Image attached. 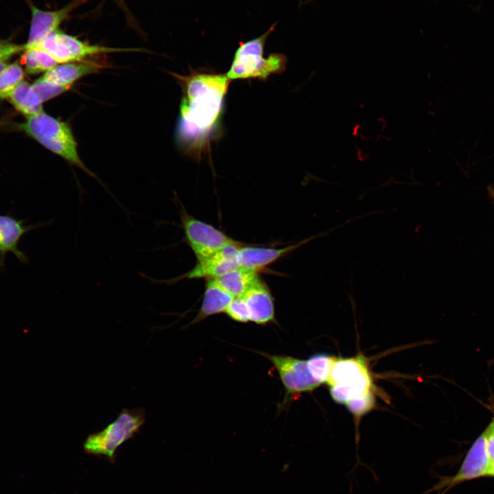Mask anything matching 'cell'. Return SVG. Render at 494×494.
Wrapping results in <instances>:
<instances>
[{
  "label": "cell",
  "instance_id": "18",
  "mask_svg": "<svg viewBox=\"0 0 494 494\" xmlns=\"http://www.w3.org/2000/svg\"><path fill=\"white\" fill-rule=\"evenodd\" d=\"M8 99L18 110L27 117L43 112V102L32 85L26 81H22Z\"/></svg>",
  "mask_w": 494,
  "mask_h": 494
},
{
  "label": "cell",
  "instance_id": "24",
  "mask_svg": "<svg viewBox=\"0 0 494 494\" xmlns=\"http://www.w3.org/2000/svg\"><path fill=\"white\" fill-rule=\"evenodd\" d=\"M373 394L352 400L345 405L348 410L355 416H360L369 412L374 406Z\"/></svg>",
  "mask_w": 494,
  "mask_h": 494
},
{
  "label": "cell",
  "instance_id": "26",
  "mask_svg": "<svg viewBox=\"0 0 494 494\" xmlns=\"http://www.w3.org/2000/svg\"><path fill=\"white\" fill-rule=\"evenodd\" d=\"M116 5L123 12L126 20L127 25L131 28H132L136 32H139V34H143L142 30L141 29V27L139 26L137 21L128 8L127 5L126 4L124 0H112Z\"/></svg>",
  "mask_w": 494,
  "mask_h": 494
},
{
  "label": "cell",
  "instance_id": "17",
  "mask_svg": "<svg viewBox=\"0 0 494 494\" xmlns=\"http://www.w3.org/2000/svg\"><path fill=\"white\" fill-rule=\"evenodd\" d=\"M258 272L237 267L213 279L233 297L242 296L259 278Z\"/></svg>",
  "mask_w": 494,
  "mask_h": 494
},
{
  "label": "cell",
  "instance_id": "29",
  "mask_svg": "<svg viewBox=\"0 0 494 494\" xmlns=\"http://www.w3.org/2000/svg\"><path fill=\"white\" fill-rule=\"evenodd\" d=\"M488 189L489 193L494 202V187L489 186Z\"/></svg>",
  "mask_w": 494,
  "mask_h": 494
},
{
  "label": "cell",
  "instance_id": "19",
  "mask_svg": "<svg viewBox=\"0 0 494 494\" xmlns=\"http://www.w3.org/2000/svg\"><path fill=\"white\" fill-rule=\"evenodd\" d=\"M21 63L31 74L46 72L58 64L52 56L40 47L26 49L21 56Z\"/></svg>",
  "mask_w": 494,
  "mask_h": 494
},
{
  "label": "cell",
  "instance_id": "12",
  "mask_svg": "<svg viewBox=\"0 0 494 494\" xmlns=\"http://www.w3.org/2000/svg\"><path fill=\"white\" fill-rule=\"evenodd\" d=\"M43 224L25 226L23 220L0 214V271L5 267L8 253H12L21 263H28V258L19 248V244L24 234Z\"/></svg>",
  "mask_w": 494,
  "mask_h": 494
},
{
  "label": "cell",
  "instance_id": "9",
  "mask_svg": "<svg viewBox=\"0 0 494 494\" xmlns=\"http://www.w3.org/2000/svg\"><path fill=\"white\" fill-rule=\"evenodd\" d=\"M241 247V244L237 241L228 244L211 256L197 261V263L191 270L177 277L166 280L147 278L153 283L167 285H172L185 279L206 278L207 279L215 278L239 267L238 253Z\"/></svg>",
  "mask_w": 494,
  "mask_h": 494
},
{
  "label": "cell",
  "instance_id": "27",
  "mask_svg": "<svg viewBox=\"0 0 494 494\" xmlns=\"http://www.w3.org/2000/svg\"><path fill=\"white\" fill-rule=\"evenodd\" d=\"M487 476L494 478V464L491 465L487 473Z\"/></svg>",
  "mask_w": 494,
  "mask_h": 494
},
{
  "label": "cell",
  "instance_id": "25",
  "mask_svg": "<svg viewBox=\"0 0 494 494\" xmlns=\"http://www.w3.org/2000/svg\"><path fill=\"white\" fill-rule=\"evenodd\" d=\"M25 45H18L0 39V60L5 61L16 54L24 51Z\"/></svg>",
  "mask_w": 494,
  "mask_h": 494
},
{
  "label": "cell",
  "instance_id": "16",
  "mask_svg": "<svg viewBox=\"0 0 494 494\" xmlns=\"http://www.w3.org/2000/svg\"><path fill=\"white\" fill-rule=\"evenodd\" d=\"M233 298L213 279H207L200 310L190 324H195L212 315L225 312Z\"/></svg>",
  "mask_w": 494,
  "mask_h": 494
},
{
  "label": "cell",
  "instance_id": "15",
  "mask_svg": "<svg viewBox=\"0 0 494 494\" xmlns=\"http://www.w3.org/2000/svg\"><path fill=\"white\" fill-rule=\"evenodd\" d=\"M104 67V64L88 60L61 63L46 71L42 78L59 84L72 86L80 78L97 73Z\"/></svg>",
  "mask_w": 494,
  "mask_h": 494
},
{
  "label": "cell",
  "instance_id": "14",
  "mask_svg": "<svg viewBox=\"0 0 494 494\" xmlns=\"http://www.w3.org/2000/svg\"><path fill=\"white\" fill-rule=\"evenodd\" d=\"M311 238L294 245L279 248L242 246L238 253L239 266L259 272L287 253L294 250Z\"/></svg>",
  "mask_w": 494,
  "mask_h": 494
},
{
  "label": "cell",
  "instance_id": "1",
  "mask_svg": "<svg viewBox=\"0 0 494 494\" xmlns=\"http://www.w3.org/2000/svg\"><path fill=\"white\" fill-rule=\"evenodd\" d=\"M184 95L180 105L176 141L187 154L199 156L218 132L231 80L226 74L193 72L180 77Z\"/></svg>",
  "mask_w": 494,
  "mask_h": 494
},
{
  "label": "cell",
  "instance_id": "7",
  "mask_svg": "<svg viewBox=\"0 0 494 494\" xmlns=\"http://www.w3.org/2000/svg\"><path fill=\"white\" fill-rule=\"evenodd\" d=\"M181 227L186 242L194 253L197 261H201L224 246L236 242L211 224L191 215L179 203Z\"/></svg>",
  "mask_w": 494,
  "mask_h": 494
},
{
  "label": "cell",
  "instance_id": "28",
  "mask_svg": "<svg viewBox=\"0 0 494 494\" xmlns=\"http://www.w3.org/2000/svg\"><path fill=\"white\" fill-rule=\"evenodd\" d=\"M8 66L5 61L0 60V74L2 73V71L5 69V68Z\"/></svg>",
  "mask_w": 494,
  "mask_h": 494
},
{
  "label": "cell",
  "instance_id": "13",
  "mask_svg": "<svg viewBox=\"0 0 494 494\" xmlns=\"http://www.w3.org/2000/svg\"><path fill=\"white\" fill-rule=\"evenodd\" d=\"M247 307L250 321L266 325L275 318L274 299L268 286L259 277L242 295Z\"/></svg>",
  "mask_w": 494,
  "mask_h": 494
},
{
  "label": "cell",
  "instance_id": "22",
  "mask_svg": "<svg viewBox=\"0 0 494 494\" xmlns=\"http://www.w3.org/2000/svg\"><path fill=\"white\" fill-rule=\"evenodd\" d=\"M32 86L37 96L43 102L67 91L71 86L59 84L41 77L36 80Z\"/></svg>",
  "mask_w": 494,
  "mask_h": 494
},
{
  "label": "cell",
  "instance_id": "6",
  "mask_svg": "<svg viewBox=\"0 0 494 494\" xmlns=\"http://www.w3.org/2000/svg\"><path fill=\"white\" fill-rule=\"evenodd\" d=\"M37 47L46 51L60 64L85 60L90 56L99 54L147 51L142 48H119L91 45L60 30L50 34Z\"/></svg>",
  "mask_w": 494,
  "mask_h": 494
},
{
  "label": "cell",
  "instance_id": "3",
  "mask_svg": "<svg viewBox=\"0 0 494 494\" xmlns=\"http://www.w3.org/2000/svg\"><path fill=\"white\" fill-rule=\"evenodd\" d=\"M274 27L275 25H273L260 36L239 44L226 74L231 81L245 79L265 80L272 74L285 71L287 62L285 55L274 53L267 58L263 56L266 39Z\"/></svg>",
  "mask_w": 494,
  "mask_h": 494
},
{
  "label": "cell",
  "instance_id": "4",
  "mask_svg": "<svg viewBox=\"0 0 494 494\" xmlns=\"http://www.w3.org/2000/svg\"><path fill=\"white\" fill-rule=\"evenodd\" d=\"M327 384L332 399L346 404L373 393V380L363 355L335 358Z\"/></svg>",
  "mask_w": 494,
  "mask_h": 494
},
{
  "label": "cell",
  "instance_id": "5",
  "mask_svg": "<svg viewBox=\"0 0 494 494\" xmlns=\"http://www.w3.org/2000/svg\"><path fill=\"white\" fill-rule=\"evenodd\" d=\"M145 421L144 408H124L104 429L86 438L84 443V451L113 459L117 448L138 433Z\"/></svg>",
  "mask_w": 494,
  "mask_h": 494
},
{
  "label": "cell",
  "instance_id": "23",
  "mask_svg": "<svg viewBox=\"0 0 494 494\" xmlns=\"http://www.w3.org/2000/svg\"><path fill=\"white\" fill-rule=\"evenodd\" d=\"M225 312L235 321L239 322L250 321L249 313L242 296L234 297Z\"/></svg>",
  "mask_w": 494,
  "mask_h": 494
},
{
  "label": "cell",
  "instance_id": "11",
  "mask_svg": "<svg viewBox=\"0 0 494 494\" xmlns=\"http://www.w3.org/2000/svg\"><path fill=\"white\" fill-rule=\"evenodd\" d=\"M85 1L86 0H71L64 7L51 11L41 10L29 1L32 18L27 41L25 44V49L38 47L47 36L59 30L60 25Z\"/></svg>",
  "mask_w": 494,
  "mask_h": 494
},
{
  "label": "cell",
  "instance_id": "21",
  "mask_svg": "<svg viewBox=\"0 0 494 494\" xmlns=\"http://www.w3.org/2000/svg\"><path fill=\"white\" fill-rule=\"evenodd\" d=\"M24 73L18 62L8 65L0 74V98H8L14 89L22 82Z\"/></svg>",
  "mask_w": 494,
  "mask_h": 494
},
{
  "label": "cell",
  "instance_id": "2",
  "mask_svg": "<svg viewBox=\"0 0 494 494\" xmlns=\"http://www.w3.org/2000/svg\"><path fill=\"white\" fill-rule=\"evenodd\" d=\"M22 128L26 133L52 152L80 168L90 176L99 178L81 160L71 128L44 112L27 117Z\"/></svg>",
  "mask_w": 494,
  "mask_h": 494
},
{
  "label": "cell",
  "instance_id": "10",
  "mask_svg": "<svg viewBox=\"0 0 494 494\" xmlns=\"http://www.w3.org/2000/svg\"><path fill=\"white\" fill-rule=\"evenodd\" d=\"M277 370L285 388L286 398H294L301 393L311 391L320 385L310 374L307 360L287 355L261 353Z\"/></svg>",
  "mask_w": 494,
  "mask_h": 494
},
{
  "label": "cell",
  "instance_id": "20",
  "mask_svg": "<svg viewBox=\"0 0 494 494\" xmlns=\"http://www.w3.org/2000/svg\"><path fill=\"white\" fill-rule=\"evenodd\" d=\"M335 358L325 353H317L307 360L308 370L319 385L327 384Z\"/></svg>",
  "mask_w": 494,
  "mask_h": 494
},
{
  "label": "cell",
  "instance_id": "8",
  "mask_svg": "<svg viewBox=\"0 0 494 494\" xmlns=\"http://www.w3.org/2000/svg\"><path fill=\"white\" fill-rule=\"evenodd\" d=\"M490 467L485 436L482 432L469 449L456 474L449 477H440L439 481L433 487L421 494H428L433 491H437V494H445L464 482L486 477Z\"/></svg>",
  "mask_w": 494,
  "mask_h": 494
}]
</instances>
